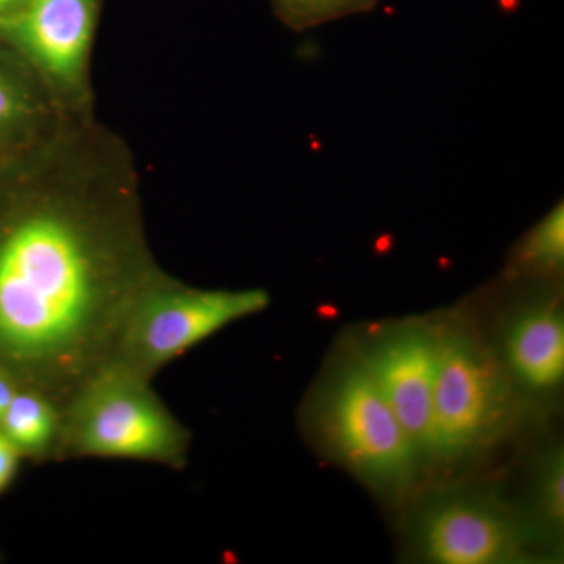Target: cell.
<instances>
[{"label": "cell", "mask_w": 564, "mask_h": 564, "mask_svg": "<svg viewBox=\"0 0 564 564\" xmlns=\"http://www.w3.org/2000/svg\"><path fill=\"white\" fill-rule=\"evenodd\" d=\"M269 304L262 289L193 288L159 269L129 304L109 361L152 380L184 352Z\"/></svg>", "instance_id": "3957f363"}, {"label": "cell", "mask_w": 564, "mask_h": 564, "mask_svg": "<svg viewBox=\"0 0 564 564\" xmlns=\"http://www.w3.org/2000/svg\"><path fill=\"white\" fill-rule=\"evenodd\" d=\"M423 558L441 564H511L529 558L530 533L507 508L478 494L434 500L415 522Z\"/></svg>", "instance_id": "52a82bcc"}, {"label": "cell", "mask_w": 564, "mask_h": 564, "mask_svg": "<svg viewBox=\"0 0 564 564\" xmlns=\"http://www.w3.org/2000/svg\"><path fill=\"white\" fill-rule=\"evenodd\" d=\"M505 347L511 373L530 391H551L562 384L564 321L558 304L534 303L516 315Z\"/></svg>", "instance_id": "9c48e42d"}, {"label": "cell", "mask_w": 564, "mask_h": 564, "mask_svg": "<svg viewBox=\"0 0 564 564\" xmlns=\"http://www.w3.org/2000/svg\"><path fill=\"white\" fill-rule=\"evenodd\" d=\"M538 505L549 525L562 529L564 522V456L555 448L545 456L538 475Z\"/></svg>", "instance_id": "4fadbf2b"}, {"label": "cell", "mask_w": 564, "mask_h": 564, "mask_svg": "<svg viewBox=\"0 0 564 564\" xmlns=\"http://www.w3.org/2000/svg\"><path fill=\"white\" fill-rule=\"evenodd\" d=\"M440 344L441 328L410 322L378 334L356 355L372 375L421 458L432 455Z\"/></svg>", "instance_id": "ba28073f"}, {"label": "cell", "mask_w": 564, "mask_h": 564, "mask_svg": "<svg viewBox=\"0 0 564 564\" xmlns=\"http://www.w3.org/2000/svg\"><path fill=\"white\" fill-rule=\"evenodd\" d=\"M62 429L63 404L32 386H20L0 419V433L21 458L57 459Z\"/></svg>", "instance_id": "30bf717a"}, {"label": "cell", "mask_w": 564, "mask_h": 564, "mask_svg": "<svg viewBox=\"0 0 564 564\" xmlns=\"http://www.w3.org/2000/svg\"><path fill=\"white\" fill-rule=\"evenodd\" d=\"M20 386L21 383L18 381V378L9 369L0 366V419H2Z\"/></svg>", "instance_id": "2e32d148"}, {"label": "cell", "mask_w": 564, "mask_h": 564, "mask_svg": "<svg viewBox=\"0 0 564 564\" xmlns=\"http://www.w3.org/2000/svg\"><path fill=\"white\" fill-rule=\"evenodd\" d=\"M66 118L47 93H32L0 69V139L14 133L43 139Z\"/></svg>", "instance_id": "8fae6325"}, {"label": "cell", "mask_w": 564, "mask_h": 564, "mask_svg": "<svg viewBox=\"0 0 564 564\" xmlns=\"http://www.w3.org/2000/svg\"><path fill=\"white\" fill-rule=\"evenodd\" d=\"M508 414L507 383L484 345L458 326L441 328L430 458L456 463L484 451Z\"/></svg>", "instance_id": "5b68a950"}, {"label": "cell", "mask_w": 564, "mask_h": 564, "mask_svg": "<svg viewBox=\"0 0 564 564\" xmlns=\"http://www.w3.org/2000/svg\"><path fill=\"white\" fill-rule=\"evenodd\" d=\"M21 2H24V0H0V13L13 9L14 6H18V3Z\"/></svg>", "instance_id": "e0dca14e"}, {"label": "cell", "mask_w": 564, "mask_h": 564, "mask_svg": "<svg viewBox=\"0 0 564 564\" xmlns=\"http://www.w3.org/2000/svg\"><path fill=\"white\" fill-rule=\"evenodd\" d=\"M21 455L0 433V492L6 491L7 486L13 481L20 466Z\"/></svg>", "instance_id": "9a60e30c"}, {"label": "cell", "mask_w": 564, "mask_h": 564, "mask_svg": "<svg viewBox=\"0 0 564 564\" xmlns=\"http://www.w3.org/2000/svg\"><path fill=\"white\" fill-rule=\"evenodd\" d=\"M364 0H285L293 20L314 24L361 6Z\"/></svg>", "instance_id": "5bb4252c"}, {"label": "cell", "mask_w": 564, "mask_h": 564, "mask_svg": "<svg viewBox=\"0 0 564 564\" xmlns=\"http://www.w3.org/2000/svg\"><path fill=\"white\" fill-rule=\"evenodd\" d=\"M159 269L128 148L66 118L36 141L21 196L0 214V366L65 404L109 361Z\"/></svg>", "instance_id": "6da1fadb"}, {"label": "cell", "mask_w": 564, "mask_h": 564, "mask_svg": "<svg viewBox=\"0 0 564 564\" xmlns=\"http://www.w3.org/2000/svg\"><path fill=\"white\" fill-rule=\"evenodd\" d=\"M563 262L564 207L560 203L522 237L511 256V267L516 273L556 274Z\"/></svg>", "instance_id": "7c38bea8"}, {"label": "cell", "mask_w": 564, "mask_h": 564, "mask_svg": "<svg viewBox=\"0 0 564 564\" xmlns=\"http://www.w3.org/2000/svg\"><path fill=\"white\" fill-rule=\"evenodd\" d=\"M96 0H24L3 29L68 118L88 117Z\"/></svg>", "instance_id": "8992f818"}, {"label": "cell", "mask_w": 564, "mask_h": 564, "mask_svg": "<svg viewBox=\"0 0 564 564\" xmlns=\"http://www.w3.org/2000/svg\"><path fill=\"white\" fill-rule=\"evenodd\" d=\"M318 425L333 454L362 480L391 492L410 486L421 455L356 356L326 384Z\"/></svg>", "instance_id": "277c9868"}, {"label": "cell", "mask_w": 564, "mask_h": 564, "mask_svg": "<svg viewBox=\"0 0 564 564\" xmlns=\"http://www.w3.org/2000/svg\"><path fill=\"white\" fill-rule=\"evenodd\" d=\"M151 381L115 361L85 378L63 404L57 459H126L182 469L191 430Z\"/></svg>", "instance_id": "7a4b0ae2"}]
</instances>
